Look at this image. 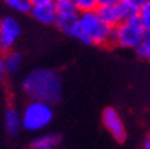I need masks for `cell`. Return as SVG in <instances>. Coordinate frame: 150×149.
<instances>
[{"label":"cell","instance_id":"cell-1","mask_svg":"<svg viewBox=\"0 0 150 149\" xmlns=\"http://www.w3.org/2000/svg\"><path fill=\"white\" fill-rule=\"evenodd\" d=\"M23 91L30 101L55 105L62 99V78L50 68H37L24 78Z\"/></svg>","mask_w":150,"mask_h":149},{"label":"cell","instance_id":"cell-2","mask_svg":"<svg viewBox=\"0 0 150 149\" xmlns=\"http://www.w3.org/2000/svg\"><path fill=\"white\" fill-rule=\"evenodd\" d=\"M73 37L83 44L90 46H109L112 44V28L100 21L96 11L79 14L77 28Z\"/></svg>","mask_w":150,"mask_h":149},{"label":"cell","instance_id":"cell-3","mask_svg":"<svg viewBox=\"0 0 150 149\" xmlns=\"http://www.w3.org/2000/svg\"><path fill=\"white\" fill-rule=\"evenodd\" d=\"M53 120V108L49 103L32 101L21 113V126L29 133H38L47 128Z\"/></svg>","mask_w":150,"mask_h":149},{"label":"cell","instance_id":"cell-4","mask_svg":"<svg viewBox=\"0 0 150 149\" xmlns=\"http://www.w3.org/2000/svg\"><path fill=\"white\" fill-rule=\"evenodd\" d=\"M144 28L138 19H132L127 21H121L112 29V44L123 49H135L144 34Z\"/></svg>","mask_w":150,"mask_h":149},{"label":"cell","instance_id":"cell-5","mask_svg":"<svg viewBox=\"0 0 150 149\" xmlns=\"http://www.w3.org/2000/svg\"><path fill=\"white\" fill-rule=\"evenodd\" d=\"M21 35V26L17 19L11 15H6L0 19V49L2 52L12 50L14 44Z\"/></svg>","mask_w":150,"mask_h":149},{"label":"cell","instance_id":"cell-6","mask_svg":"<svg viewBox=\"0 0 150 149\" xmlns=\"http://www.w3.org/2000/svg\"><path fill=\"white\" fill-rule=\"evenodd\" d=\"M102 120H103V125L106 128L108 133L117 140V142L123 143L127 137V133H126V126L121 120V116L120 113L112 108V107H108L103 110V114H102Z\"/></svg>","mask_w":150,"mask_h":149},{"label":"cell","instance_id":"cell-7","mask_svg":"<svg viewBox=\"0 0 150 149\" xmlns=\"http://www.w3.org/2000/svg\"><path fill=\"white\" fill-rule=\"evenodd\" d=\"M30 14L38 23L42 24H55L56 21V8L55 2L53 3H46V5H38V6H32Z\"/></svg>","mask_w":150,"mask_h":149},{"label":"cell","instance_id":"cell-8","mask_svg":"<svg viewBox=\"0 0 150 149\" xmlns=\"http://www.w3.org/2000/svg\"><path fill=\"white\" fill-rule=\"evenodd\" d=\"M97 17L100 19L102 23H105L109 28H115L121 23V17H120V11L117 5H109V6H99L96 9Z\"/></svg>","mask_w":150,"mask_h":149},{"label":"cell","instance_id":"cell-9","mask_svg":"<svg viewBox=\"0 0 150 149\" xmlns=\"http://www.w3.org/2000/svg\"><path fill=\"white\" fill-rule=\"evenodd\" d=\"M3 122H5V131L11 137H15L20 133V129H23V126H21V113L14 107H9L5 111V120Z\"/></svg>","mask_w":150,"mask_h":149},{"label":"cell","instance_id":"cell-10","mask_svg":"<svg viewBox=\"0 0 150 149\" xmlns=\"http://www.w3.org/2000/svg\"><path fill=\"white\" fill-rule=\"evenodd\" d=\"M77 21H79V14H64V15H56L55 24L61 32L73 37L77 28Z\"/></svg>","mask_w":150,"mask_h":149},{"label":"cell","instance_id":"cell-11","mask_svg":"<svg viewBox=\"0 0 150 149\" xmlns=\"http://www.w3.org/2000/svg\"><path fill=\"white\" fill-rule=\"evenodd\" d=\"M117 8L120 11L121 21L138 19V15H139V6L137 3H134L132 0H120V2L117 3Z\"/></svg>","mask_w":150,"mask_h":149},{"label":"cell","instance_id":"cell-12","mask_svg":"<svg viewBox=\"0 0 150 149\" xmlns=\"http://www.w3.org/2000/svg\"><path fill=\"white\" fill-rule=\"evenodd\" d=\"M3 61H5V68L6 73H17L21 68L23 64V55L20 52L15 50H9L3 55Z\"/></svg>","mask_w":150,"mask_h":149},{"label":"cell","instance_id":"cell-13","mask_svg":"<svg viewBox=\"0 0 150 149\" xmlns=\"http://www.w3.org/2000/svg\"><path fill=\"white\" fill-rule=\"evenodd\" d=\"M59 143H61L59 134H42L33 140L32 146L33 148H42V149H55Z\"/></svg>","mask_w":150,"mask_h":149},{"label":"cell","instance_id":"cell-14","mask_svg":"<svg viewBox=\"0 0 150 149\" xmlns=\"http://www.w3.org/2000/svg\"><path fill=\"white\" fill-rule=\"evenodd\" d=\"M55 8H56V14L58 15H64V14H81L77 11V8L71 0H55Z\"/></svg>","mask_w":150,"mask_h":149},{"label":"cell","instance_id":"cell-15","mask_svg":"<svg viewBox=\"0 0 150 149\" xmlns=\"http://www.w3.org/2000/svg\"><path fill=\"white\" fill-rule=\"evenodd\" d=\"M5 3L11 8V9L21 12V14H30L32 3L30 0H5Z\"/></svg>","mask_w":150,"mask_h":149},{"label":"cell","instance_id":"cell-16","mask_svg":"<svg viewBox=\"0 0 150 149\" xmlns=\"http://www.w3.org/2000/svg\"><path fill=\"white\" fill-rule=\"evenodd\" d=\"M137 55L141 58H147V55L150 53V31H144L143 38H141L139 44L135 47Z\"/></svg>","mask_w":150,"mask_h":149},{"label":"cell","instance_id":"cell-17","mask_svg":"<svg viewBox=\"0 0 150 149\" xmlns=\"http://www.w3.org/2000/svg\"><path fill=\"white\" fill-rule=\"evenodd\" d=\"M71 2L74 3L79 12H91L99 8V2L97 0H71Z\"/></svg>","mask_w":150,"mask_h":149},{"label":"cell","instance_id":"cell-18","mask_svg":"<svg viewBox=\"0 0 150 149\" xmlns=\"http://www.w3.org/2000/svg\"><path fill=\"white\" fill-rule=\"evenodd\" d=\"M139 21L146 31H150V2L139 8Z\"/></svg>","mask_w":150,"mask_h":149},{"label":"cell","instance_id":"cell-19","mask_svg":"<svg viewBox=\"0 0 150 149\" xmlns=\"http://www.w3.org/2000/svg\"><path fill=\"white\" fill-rule=\"evenodd\" d=\"M99 6H109V5H117L120 0H97Z\"/></svg>","mask_w":150,"mask_h":149},{"label":"cell","instance_id":"cell-20","mask_svg":"<svg viewBox=\"0 0 150 149\" xmlns=\"http://www.w3.org/2000/svg\"><path fill=\"white\" fill-rule=\"evenodd\" d=\"M5 73H6V68H5V61H3V55H0V81L3 79Z\"/></svg>","mask_w":150,"mask_h":149},{"label":"cell","instance_id":"cell-21","mask_svg":"<svg viewBox=\"0 0 150 149\" xmlns=\"http://www.w3.org/2000/svg\"><path fill=\"white\" fill-rule=\"evenodd\" d=\"M55 0H30L32 6H38V5H46V3H53Z\"/></svg>","mask_w":150,"mask_h":149},{"label":"cell","instance_id":"cell-22","mask_svg":"<svg viewBox=\"0 0 150 149\" xmlns=\"http://www.w3.org/2000/svg\"><path fill=\"white\" fill-rule=\"evenodd\" d=\"M132 2H134V3H137V5H138V6L141 8L143 5H146L147 2H150V0H132Z\"/></svg>","mask_w":150,"mask_h":149},{"label":"cell","instance_id":"cell-23","mask_svg":"<svg viewBox=\"0 0 150 149\" xmlns=\"http://www.w3.org/2000/svg\"><path fill=\"white\" fill-rule=\"evenodd\" d=\"M141 149H150V140H149V138H146V140H144L143 148H141Z\"/></svg>","mask_w":150,"mask_h":149},{"label":"cell","instance_id":"cell-24","mask_svg":"<svg viewBox=\"0 0 150 149\" xmlns=\"http://www.w3.org/2000/svg\"><path fill=\"white\" fill-rule=\"evenodd\" d=\"M30 149H42V148H33V146H32V148H30Z\"/></svg>","mask_w":150,"mask_h":149},{"label":"cell","instance_id":"cell-25","mask_svg":"<svg viewBox=\"0 0 150 149\" xmlns=\"http://www.w3.org/2000/svg\"><path fill=\"white\" fill-rule=\"evenodd\" d=\"M146 59H149V61H150V53H149V55H147V58H146Z\"/></svg>","mask_w":150,"mask_h":149},{"label":"cell","instance_id":"cell-26","mask_svg":"<svg viewBox=\"0 0 150 149\" xmlns=\"http://www.w3.org/2000/svg\"><path fill=\"white\" fill-rule=\"evenodd\" d=\"M147 138H149V140H150V133H149V137H147Z\"/></svg>","mask_w":150,"mask_h":149},{"label":"cell","instance_id":"cell-27","mask_svg":"<svg viewBox=\"0 0 150 149\" xmlns=\"http://www.w3.org/2000/svg\"><path fill=\"white\" fill-rule=\"evenodd\" d=\"M0 52H2V49H0Z\"/></svg>","mask_w":150,"mask_h":149}]
</instances>
